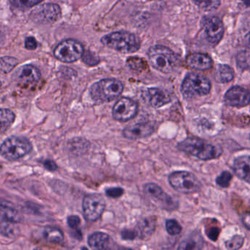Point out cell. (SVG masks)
I'll list each match as a JSON object with an SVG mask.
<instances>
[{"label": "cell", "instance_id": "12", "mask_svg": "<svg viewBox=\"0 0 250 250\" xmlns=\"http://www.w3.org/2000/svg\"><path fill=\"white\" fill-rule=\"evenodd\" d=\"M137 111V104L135 101L130 98H122L113 107V118L117 121L126 123L135 118Z\"/></svg>", "mask_w": 250, "mask_h": 250}, {"label": "cell", "instance_id": "29", "mask_svg": "<svg viewBox=\"0 0 250 250\" xmlns=\"http://www.w3.org/2000/svg\"><path fill=\"white\" fill-rule=\"evenodd\" d=\"M193 2L201 10L211 11L220 7L221 0H193Z\"/></svg>", "mask_w": 250, "mask_h": 250}, {"label": "cell", "instance_id": "27", "mask_svg": "<svg viewBox=\"0 0 250 250\" xmlns=\"http://www.w3.org/2000/svg\"><path fill=\"white\" fill-rule=\"evenodd\" d=\"M0 234L5 237L13 239L17 234V227L16 223L10 221V220H4L0 221Z\"/></svg>", "mask_w": 250, "mask_h": 250}, {"label": "cell", "instance_id": "40", "mask_svg": "<svg viewBox=\"0 0 250 250\" xmlns=\"http://www.w3.org/2000/svg\"><path fill=\"white\" fill-rule=\"evenodd\" d=\"M44 166L47 170H50V171H54V170H57V165L52 160H45L44 163Z\"/></svg>", "mask_w": 250, "mask_h": 250}, {"label": "cell", "instance_id": "16", "mask_svg": "<svg viewBox=\"0 0 250 250\" xmlns=\"http://www.w3.org/2000/svg\"><path fill=\"white\" fill-rule=\"evenodd\" d=\"M154 126L148 123H139L126 126L123 131V135L131 140L141 139L152 135Z\"/></svg>", "mask_w": 250, "mask_h": 250}, {"label": "cell", "instance_id": "14", "mask_svg": "<svg viewBox=\"0 0 250 250\" xmlns=\"http://www.w3.org/2000/svg\"><path fill=\"white\" fill-rule=\"evenodd\" d=\"M142 98L153 108H159L172 101L171 95L167 91L159 88H148L144 91Z\"/></svg>", "mask_w": 250, "mask_h": 250}, {"label": "cell", "instance_id": "26", "mask_svg": "<svg viewBox=\"0 0 250 250\" xmlns=\"http://www.w3.org/2000/svg\"><path fill=\"white\" fill-rule=\"evenodd\" d=\"M0 211L4 214V219L17 223L19 222L17 210L13 207V204L7 201H0Z\"/></svg>", "mask_w": 250, "mask_h": 250}, {"label": "cell", "instance_id": "3", "mask_svg": "<svg viewBox=\"0 0 250 250\" xmlns=\"http://www.w3.org/2000/svg\"><path fill=\"white\" fill-rule=\"evenodd\" d=\"M123 89V83L117 79H103L91 86L90 94L95 102L108 103L118 98Z\"/></svg>", "mask_w": 250, "mask_h": 250}, {"label": "cell", "instance_id": "1", "mask_svg": "<svg viewBox=\"0 0 250 250\" xmlns=\"http://www.w3.org/2000/svg\"><path fill=\"white\" fill-rule=\"evenodd\" d=\"M178 148L201 160L218 158L223 154V148L199 138L189 137L178 144Z\"/></svg>", "mask_w": 250, "mask_h": 250}, {"label": "cell", "instance_id": "35", "mask_svg": "<svg viewBox=\"0 0 250 250\" xmlns=\"http://www.w3.org/2000/svg\"><path fill=\"white\" fill-rule=\"evenodd\" d=\"M82 58L84 62L89 66L97 65L100 62V59L98 56L96 55L95 53L91 52V51H90L84 52Z\"/></svg>", "mask_w": 250, "mask_h": 250}, {"label": "cell", "instance_id": "21", "mask_svg": "<svg viewBox=\"0 0 250 250\" xmlns=\"http://www.w3.org/2000/svg\"><path fill=\"white\" fill-rule=\"evenodd\" d=\"M204 239L199 232H194L179 245L177 250H202Z\"/></svg>", "mask_w": 250, "mask_h": 250}, {"label": "cell", "instance_id": "32", "mask_svg": "<svg viewBox=\"0 0 250 250\" xmlns=\"http://www.w3.org/2000/svg\"><path fill=\"white\" fill-rule=\"evenodd\" d=\"M166 230L171 236L179 234L182 232V227L176 220H169L166 222Z\"/></svg>", "mask_w": 250, "mask_h": 250}, {"label": "cell", "instance_id": "31", "mask_svg": "<svg viewBox=\"0 0 250 250\" xmlns=\"http://www.w3.org/2000/svg\"><path fill=\"white\" fill-rule=\"evenodd\" d=\"M236 62L238 67L242 70H248L250 67L249 51H243L239 52L236 56Z\"/></svg>", "mask_w": 250, "mask_h": 250}, {"label": "cell", "instance_id": "7", "mask_svg": "<svg viewBox=\"0 0 250 250\" xmlns=\"http://www.w3.org/2000/svg\"><path fill=\"white\" fill-rule=\"evenodd\" d=\"M168 180L172 188L181 193H195L202 188L199 179L190 172H173L169 176Z\"/></svg>", "mask_w": 250, "mask_h": 250}, {"label": "cell", "instance_id": "38", "mask_svg": "<svg viewBox=\"0 0 250 250\" xmlns=\"http://www.w3.org/2000/svg\"><path fill=\"white\" fill-rule=\"evenodd\" d=\"M38 47V42L33 37H29L25 41V48L28 50H35Z\"/></svg>", "mask_w": 250, "mask_h": 250}, {"label": "cell", "instance_id": "13", "mask_svg": "<svg viewBox=\"0 0 250 250\" xmlns=\"http://www.w3.org/2000/svg\"><path fill=\"white\" fill-rule=\"evenodd\" d=\"M250 92L242 86H235L230 88L224 97V101L228 106L242 108L249 105Z\"/></svg>", "mask_w": 250, "mask_h": 250}, {"label": "cell", "instance_id": "39", "mask_svg": "<svg viewBox=\"0 0 250 250\" xmlns=\"http://www.w3.org/2000/svg\"><path fill=\"white\" fill-rule=\"evenodd\" d=\"M220 229L217 227H211V229H208V231H207V236L213 241H217L218 238L219 234H220Z\"/></svg>", "mask_w": 250, "mask_h": 250}, {"label": "cell", "instance_id": "34", "mask_svg": "<svg viewBox=\"0 0 250 250\" xmlns=\"http://www.w3.org/2000/svg\"><path fill=\"white\" fill-rule=\"evenodd\" d=\"M43 0H10V3L19 8H29L39 4Z\"/></svg>", "mask_w": 250, "mask_h": 250}, {"label": "cell", "instance_id": "2", "mask_svg": "<svg viewBox=\"0 0 250 250\" xmlns=\"http://www.w3.org/2000/svg\"><path fill=\"white\" fill-rule=\"evenodd\" d=\"M101 41L105 46L123 54L136 52L140 48L139 38L134 34L123 31L108 34L103 37Z\"/></svg>", "mask_w": 250, "mask_h": 250}, {"label": "cell", "instance_id": "43", "mask_svg": "<svg viewBox=\"0 0 250 250\" xmlns=\"http://www.w3.org/2000/svg\"><path fill=\"white\" fill-rule=\"evenodd\" d=\"M82 250H88L87 249V248H82Z\"/></svg>", "mask_w": 250, "mask_h": 250}, {"label": "cell", "instance_id": "23", "mask_svg": "<svg viewBox=\"0 0 250 250\" xmlns=\"http://www.w3.org/2000/svg\"><path fill=\"white\" fill-rule=\"evenodd\" d=\"M110 242V236L107 233L96 232L92 233L88 238V245L93 250L106 249Z\"/></svg>", "mask_w": 250, "mask_h": 250}, {"label": "cell", "instance_id": "33", "mask_svg": "<svg viewBox=\"0 0 250 250\" xmlns=\"http://www.w3.org/2000/svg\"><path fill=\"white\" fill-rule=\"evenodd\" d=\"M233 176L228 171H223L216 179V182L219 186L223 188H227L230 186Z\"/></svg>", "mask_w": 250, "mask_h": 250}, {"label": "cell", "instance_id": "24", "mask_svg": "<svg viewBox=\"0 0 250 250\" xmlns=\"http://www.w3.org/2000/svg\"><path fill=\"white\" fill-rule=\"evenodd\" d=\"M44 238L49 243L60 244L64 239V234L57 228L46 227L44 230Z\"/></svg>", "mask_w": 250, "mask_h": 250}, {"label": "cell", "instance_id": "46", "mask_svg": "<svg viewBox=\"0 0 250 250\" xmlns=\"http://www.w3.org/2000/svg\"><path fill=\"white\" fill-rule=\"evenodd\" d=\"M0 168H1V166H0Z\"/></svg>", "mask_w": 250, "mask_h": 250}, {"label": "cell", "instance_id": "44", "mask_svg": "<svg viewBox=\"0 0 250 250\" xmlns=\"http://www.w3.org/2000/svg\"><path fill=\"white\" fill-rule=\"evenodd\" d=\"M121 250H130V249H122Z\"/></svg>", "mask_w": 250, "mask_h": 250}, {"label": "cell", "instance_id": "19", "mask_svg": "<svg viewBox=\"0 0 250 250\" xmlns=\"http://www.w3.org/2000/svg\"><path fill=\"white\" fill-rule=\"evenodd\" d=\"M156 219L147 217L138 223L136 228V236L142 239H148L151 237L156 230Z\"/></svg>", "mask_w": 250, "mask_h": 250}, {"label": "cell", "instance_id": "20", "mask_svg": "<svg viewBox=\"0 0 250 250\" xmlns=\"http://www.w3.org/2000/svg\"><path fill=\"white\" fill-rule=\"evenodd\" d=\"M41 72L35 66L27 64L19 70V78L24 83H37L41 79Z\"/></svg>", "mask_w": 250, "mask_h": 250}, {"label": "cell", "instance_id": "30", "mask_svg": "<svg viewBox=\"0 0 250 250\" xmlns=\"http://www.w3.org/2000/svg\"><path fill=\"white\" fill-rule=\"evenodd\" d=\"M245 238L240 235H236L226 242V248L228 250H239L243 246Z\"/></svg>", "mask_w": 250, "mask_h": 250}, {"label": "cell", "instance_id": "17", "mask_svg": "<svg viewBox=\"0 0 250 250\" xmlns=\"http://www.w3.org/2000/svg\"><path fill=\"white\" fill-rule=\"evenodd\" d=\"M186 64L193 70L205 71L211 69L213 67L214 62L212 59L207 54H203V53H194L188 56L186 58Z\"/></svg>", "mask_w": 250, "mask_h": 250}, {"label": "cell", "instance_id": "15", "mask_svg": "<svg viewBox=\"0 0 250 250\" xmlns=\"http://www.w3.org/2000/svg\"><path fill=\"white\" fill-rule=\"evenodd\" d=\"M145 193L157 202L167 208H174L175 202L170 195L166 194L159 185L154 183H148L144 187Z\"/></svg>", "mask_w": 250, "mask_h": 250}, {"label": "cell", "instance_id": "18", "mask_svg": "<svg viewBox=\"0 0 250 250\" xmlns=\"http://www.w3.org/2000/svg\"><path fill=\"white\" fill-rule=\"evenodd\" d=\"M250 158L249 155L241 156L235 159L233 169L235 174L245 182L250 183Z\"/></svg>", "mask_w": 250, "mask_h": 250}, {"label": "cell", "instance_id": "4", "mask_svg": "<svg viewBox=\"0 0 250 250\" xmlns=\"http://www.w3.org/2000/svg\"><path fill=\"white\" fill-rule=\"evenodd\" d=\"M148 57L151 66L164 73H171L178 64L177 56L167 47L154 45L148 50Z\"/></svg>", "mask_w": 250, "mask_h": 250}, {"label": "cell", "instance_id": "8", "mask_svg": "<svg viewBox=\"0 0 250 250\" xmlns=\"http://www.w3.org/2000/svg\"><path fill=\"white\" fill-rule=\"evenodd\" d=\"M84 47L76 40L68 39L62 41L54 48V54L56 59L66 63L74 62L83 55Z\"/></svg>", "mask_w": 250, "mask_h": 250}, {"label": "cell", "instance_id": "22", "mask_svg": "<svg viewBox=\"0 0 250 250\" xmlns=\"http://www.w3.org/2000/svg\"><path fill=\"white\" fill-rule=\"evenodd\" d=\"M234 79L233 68L227 64H219L214 73V79L217 83H227Z\"/></svg>", "mask_w": 250, "mask_h": 250}, {"label": "cell", "instance_id": "28", "mask_svg": "<svg viewBox=\"0 0 250 250\" xmlns=\"http://www.w3.org/2000/svg\"><path fill=\"white\" fill-rule=\"evenodd\" d=\"M89 146V143L82 138H75L69 143V150L75 154H84L88 151Z\"/></svg>", "mask_w": 250, "mask_h": 250}, {"label": "cell", "instance_id": "37", "mask_svg": "<svg viewBox=\"0 0 250 250\" xmlns=\"http://www.w3.org/2000/svg\"><path fill=\"white\" fill-rule=\"evenodd\" d=\"M68 225L72 229L77 230L81 224V220L78 216L72 215L68 217Z\"/></svg>", "mask_w": 250, "mask_h": 250}, {"label": "cell", "instance_id": "5", "mask_svg": "<svg viewBox=\"0 0 250 250\" xmlns=\"http://www.w3.org/2000/svg\"><path fill=\"white\" fill-rule=\"evenodd\" d=\"M211 89V82L204 75L195 73L186 75L181 87L182 95L186 98L205 96Z\"/></svg>", "mask_w": 250, "mask_h": 250}, {"label": "cell", "instance_id": "10", "mask_svg": "<svg viewBox=\"0 0 250 250\" xmlns=\"http://www.w3.org/2000/svg\"><path fill=\"white\" fill-rule=\"evenodd\" d=\"M201 25L208 42L217 44L223 39L225 28L220 18L217 16H205L201 20Z\"/></svg>", "mask_w": 250, "mask_h": 250}, {"label": "cell", "instance_id": "6", "mask_svg": "<svg viewBox=\"0 0 250 250\" xmlns=\"http://www.w3.org/2000/svg\"><path fill=\"white\" fill-rule=\"evenodd\" d=\"M32 150V144L23 137L7 138L0 146V154L8 160H16L26 156Z\"/></svg>", "mask_w": 250, "mask_h": 250}, {"label": "cell", "instance_id": "11", "mask_svg": "<svg viewBox=\"0 0 250 250\" xmlns=\"http://www.w3.org/2000/svg\"><path fill=\"white\" fill-rule=\"evenodd\" d=\"M61 17V9L57 4H44L34 9L29 15L31 20L40 23H52Z\"/></svg>", "mask_w": 250, "mask_h": 250}, {"label": "cell", "instance_id": "25", "mask_svg": "<svg viewBox=\"0 0 250 250\" xmlns=\"http://www.w3.org/2000/svg\"><path fill=\"white\" fill-rule=\"evenodd\" d=\"M15 117L14 113L10 110L6 108L0 109V135L10 128L14 122Z\"/></svg>", "mask_w": 250, "mask_h": 250}, {"label": "cell", "instance_id": "45", "mask_svg": "<svg viewBox=\"0 0 250 250\" xmlns=\"http://www.w3.org/2000/svg\"><path fill=\"white\" fill-rule=\"evenodd\" d=\"M1 82H0V87H1Z\"/></svg>", "mask_w": 250, "mask_h": 250}, {"label": "cell", "instance_id": "42", "mask_svg": "<svg viewBox=\"0 0 250 250\" xmlns=\"http://www.w3.org/2000/svg\"><path fill=\"white\" fill-rule=\"evenodd\" d=\"M250 217L249 214H247V215H245V217H244L243 219V222L244 224H245V226H247V229H250Z\"/></svg>", "mask_w": 250, "mask_h": 250}, {"label": "cell", "instance_id": "9", "mask_svg": "<svg viewBox=\"0 0 250 250\" xmlns=\"http://www.w3.org/2000/svg\"><path fill=\"white\" fill-rule=\"evenodd\" d=\"M105 207V200L99 194L86 195L82 203L84 216L89 221L98 220L104 213Z\"/></svg>", "mask_w": 250, "mask_h": 250}, {"label": "cell", "instance_id": "36", "mask_svg": "<svg viewBox=\"0 0 250 250\" xmlns=\"http://www.w3.org/2000/svg\"><path fill=\"white\" fill-rule=\"evenodd\" d=\"M124 190L120 188H109L106 190V195L110 198H117L123 195Z\"/></svg>", "mask_w": 250, "mask_h": 250}, {"label": "cell", "instance_id": "41", "mask_svg": "<svg viewBox=\"0 0 250 250\" xmlns=\"http://www.w3.org/2000/svg\"><path fill=\"white\" fill-rule=\"evenodd\" d=\"M122 236L123 239H135V236H136V233L134 231H131V230H126L122 232Z\"/></svg>", "mask_w": 250, "mask_h": 250}]
</instances>
